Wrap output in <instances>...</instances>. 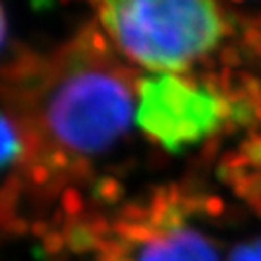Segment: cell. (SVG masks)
<instances>
[{"label":"cell","instance_id":"1","mask_svg":"<svg viewBox=\"0 0 261 261\" xmlns=\"http://www.w3.org/2000/svg\"><path fill=\"white\" fill-rule=\"evenodd\" d=\"M138 84L106 37L84 29L4 73V165L38 185L87 171L127 130Z\"/></svg>","mask_w":261,"mask_h":261},{"label":"cell","instance_id":"2","mask_svg":"<svg viewBox=\"0 0 261 261\" xmlns=\"http://www.w3.org/2000/svg\"><path fill=\"white\" fill-rule=\"evenodd\" d=\"M107 38L154 73H176L207 57L225 33L216 0H93Z\"/></svg>","mask_w":261,"mask_h":261},{"label":"cell","instance_id":"3","mask_svg":"<svg viewBox=\"0 0 261 261\" xmlns=\"http://www.w3.org/2000/svg\"><path fill=\"white\" fill-rule=\"evenodd\" d=\"M225 114V102L212 87L176 73H152L138 82L136 123L167 151L200 143L218 130Z\"/></svg>","mask_w":261,"mask_h":261},{"label":"cell","instance_id":"4","mask_svg":"<svg viewBox=\"0 0 261 261\" xmlns=\"http://www.w3.org/2000/svg\"><path fill=\"white\" fill-rule=\"evenodd\" d=\"M103 261H218L203 232L171 198L123 212L106 230Z\"/></svg>","mask_w":261,"mask_h":261},{"label":"cell","instance_id":"5","mask_svg":"<svg viewBox=\"0 0 261 261\" xmlns=\"http://www.w3.org/2000/svg\"><path fill=\"white\" fill-rule=\"evenodd\" d=\"M232 261H261V241L240 249L234 254Z\"/></svg>","mask_w":261,"mask_h":261}]
</instances>
